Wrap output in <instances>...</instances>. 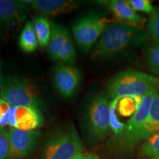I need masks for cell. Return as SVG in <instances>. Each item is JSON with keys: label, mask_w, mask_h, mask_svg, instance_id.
<instances>
[{"label": "cell", "mask_w": 159, "mask_h": 159, "mask_svg": "<svg viewBox=\"0 0 159 159\" xmlns=\"http://www.w3.org/2000/svg\"><path fill=\"white\" fill-rule=\"evenodd\" d=\"M0 97L11 107L34 106L39 104V91L30 80L17 77L1 79Z\"/></svg>", "instance_id": "cell-5"}, {"label": "cell", "mask_w": 159, "mask_h": 159, "mask_svg": "<svg viewBox=\"0 0 159 159\" xmlns=\"http://www.w3.org/2000/svg\"><path fill=\"white\" fill-rule=\"evenodd\" d=\"M51 39L48 53L52 60L73 65L76 61V49L68 30L63 26L51 23Z\"/></svg>", "instance_id": "cell-8"}, {"label": "cell", "mask_w": 159, "mask_h": 159, "mask_svg": "<svg viewBox=\"0 0 159 159\" xmlns=\"http://www.w3.org/2000/svg\"><path fill=\"white\" fill-rule=\"evenodd\" d=\"M152 159H159V156H158L157 157H156V158H152Z\"/></svg>", "instance_id": "cell-28"}, {"label": "cell", "mask_w": 159, "mask_h": 159, "mask_svg": "<svg viewBox=\"0 0 159 159\" xmlns=\"http://www.w3.org/2000/svg\"><path fill=\"white\" fill-rule=\"evenodd\" d=\"M9 130L4 128L0 131V159H10Z\"/></svg>", "instance_id": "cell-24"}, {"label": "cell", "mask_w": 159, "mask_h": 159, "mask_svg": "<svg viewBox=\"0 0 159 159\" xmlns=\"http://www.w3.org/2000/svg\"><path fill=\"white\" fill-rule=\"evenodd\" d=\"M28 5L24 1L0 0V32L19 27L30 12Z\"/></svg>", "instance_id": "cell-10"}, {"label": "cell", "mask_w": 159, "mask_h": 159, "mask_svg": "<svg viewBox=\"0 0 159 159\" xmlns=\"http://www.w3.org/2000/svg\"><path fill=\"white\" fill-rule=\"evenodd\" d=\"M82 153V144L72 125L53 133L45 143L43 159H73Z\"/></svg>", "instance_id": "cell-4"}, {"label": "cell", "mask_w": 159, "mask_h": 159, "mask_svg": "<svg viewBox=\"0 0 159 159\" xmlns=\"http://www.w3.org/2000/svg\"><path fill=\"white\" fill-rule=\"evenodd\" d=\"M150 39L142 27L116 21L110 23L91 52V58L109 59L141 47Z\"/></svg>", "instance_id": "cell-1"}, {"label": "cell", "mask_w": 159, "mask_h": 159, "mask_svg": "<svg viewBox=\"0 0 159 159\" xmlns=\"http://www.w3.org/2000/svg\"><path fill=\"white\" fill-rule=\"evenodd\" d=\"M126 1L137 13L142 12L151 15L156 10V7H153L151 0H126Z\"/></svg>", "instance_id": "cell-23"}, {"label": "cell", "mask_w": 159, "mask_h": 159, "mask_svg": "<svg viewBox=\"0 0 159 159\" xmlns=\"http://www.w3.org/2000/svg\"><path fill=\"white\" fill-rule=\"evenodd\" d=\"M73 159H88V158H87V156H85V155L80 153L77 155V156L76 157H75Z\"/></svg>", "instance_id": "cell-26"}, {"label": "cell", "mask_w": 159, "mask_h": 159, "mask_svg": "<svg viewBox=\"0 0 159 159\" xmlns=\"http://www.w3.org/2000/svg\"><path fill=\"white\" fill-rule=\"evenodd\" d=\"M33 24L39 44L42 47H48L51 39V23L46 17L39 16L34 18Z\"/></svg>", "instance_id": "cell-16"}, {"label": "cell", "mask_w": 159, "mask_h": 159, "mask_svg": "<svg viewBox=\"0 0 159 159\" xmlns=\"http://www.w3.org/2000/svg\"><path fill=\"white\" fill-rule=\"evenodd\" d=\"M119 99V98L111 99L110 105V128L113 133L112 139L120 136L126 125V124L121 122L116 111Z\"/></svg>", "instance_id": "cell-21"}, {"label": "cell", "mask_w": 159, "mask_h": 159, "mask_svg": "<svg viewBox=\"0 0 159 159\" xmlns=\"http://www.w3.org/2000/svg\"><path fill=\"white\" fill-rule=\"evenodd\" d=\"M43 125V119L37 107H12L9 125L21 130H36Z\"/></svg>", "instance_id": "cell-12"}, {"label": "cell", "mask_w": 159, "mask_h": 159, "mask_svg": "<svg viewBox=\"0 0 159 159\" xmlns=\"http://www.w3.org/2000/svg\"><path fill=\"white\" fill-rule=\"evenodd\" d=\"M30 5L43 16L53 17L74 11L80 2L74 0H35L31 1Z\"/></svg>", "instance_id": "cell-13"}, {"label": "cell", "mask_w": 159, "mask_h": 159, "mask_svg": "<svg viewBox=\"0 0 159 159\" xmlns=\"http://www.w3.org/2000/svg\"><path fill=\"white\" fill-rule=\"evenodd\" d=\"M80 71L72 66L60 63L53 71V81L57 91L63 97L73 96L80 83Z\"/></svg>", "instance_id": "cell-11"}, {"label": "cell", "mask_w": 159, "mask_h": 159, "mask_svg": "<svg viewBox=\"0 0 159 159\" xmlns=\"http://www.w3.org/2000/svg\"><path fill=\"white\" fill-rule=\"evenodd\" d=\"M109 25L108 18L99 13H91L80 18L72 26L73 36L79 49L88 52Z\"/></svg>", "instance_id": "cell-7"}, {"label": "cell", "mask_w": 159, "mask_h": 159, "mask_svg": "<svg viewBox=\"0 0 159 159\" xmlns=\"http://www.w3.org/2000/svg\"><path fill=\"white\" fill-rule=\"evenodd\" d=\"M87 158H88V159H99L98 157L95 156V155H89V156H87Z\"/></svg>", "instance_id": "cell-27"}, {"label": "cell", "mask_w": 159, "mask_h": 159, "mask_svg": "<svg viewBox=\"0 0 159 159\" xmlns=\"http://www.w3.org/2000/svg\"><path fill=\"white\" fill-rule=\"evenodd\" d=\"M147 30L153 42H159V7L148 19Z\"/></svg>", "instance_id": "cell-22"}, {"label": "cell", "mask_w": 159, "mask_h": 159, "mask_svg": "<svg viewBox=\"0 0 159 159\" xmlns=\"http://www.w3.org/2000/svg\"><path fill=\"white\" fill-rule=\"evenodd\" d=\"M158 90L159 80L156 77L131 69L119 72L108 83V94L112 99L126 97L143 98Z\"/></svg>", "instance_id": "cell-2"}, {"label": "cell", "mask_w": 159, "mask_h": 159, "mask_svg": "<svg viewBox=\"0 0 159 159\" xmlns=\"http://www.w3.org/2000/svg\"><path fill=\"white\" fill-rule=\"evenodd\" d=\"M159 130V90L151 105L150 114L146 122L144 132V142L147 140L151 135Z\"/></svg>", "instance_id": "cell-17"}, {"label": "cell", "mask_w": 159, "mask_h": 159, "mask_svg": "<svg viewBox=\"0 0 159 159\" xmlns=\"http://www.w3.org/2000/svg\"><path fill=\"white\" fill-rule=\"evenodd\" d=\"M4 128H2V127H0V131H1V130H2Z\"/></svg>", "instance_id": "cell-29"}, {"label": "cell", "mask_w": 159, "mask_h": 159, "mask_svg": "<svg viewBox=\"0 0 159 159\" xmlns=\"http://www.w3.org/2000/svg\"><path fill=\"white\" fill-rule=\"evenodd\" d=\"M158 91H151L143 97L138 110L126 123L120 136L111 139L110 145L117 153L130 154L133 152L137 144L144 141L145 124L148 121L152 101Z\"/></svg>", "instance_id": "cell-3"}, {"label": "cell", "mask_w": 159, "mask_h": 159, "mask_svg": "<svg viewBox=\"0 0 159 159\" xmlns=\"http://www.w3.org/2000/svg\"><path fill=\"white\" fill-rule=\"evenodd\" d=\"M159 156V130L145 140L139 151L143 159H152Z\"/></svg>", "instance_id": "cell-19"}, {"label": "cell", "mask_w": 159, "mask_h": 159, "mask_svg": "<svg viewBox=\"0 0 159 159\" xmlns=\"http://www.w3.org/2000/svg\"><path fill=\"white\" fill-rule=\"evenodd\" d=\"M40 136L41 133L38 130L10 128V159H25L29 157L34 152Z\"/></svg>", "instance_id": "cell-9"}, {"label": "cell", "mask_w": 159, "mask_h": 159, "mask_svg": "<svg viewBox=\"0 0 159 159\" xmlns=\"http://www.w3.org/2000/svg\"><path fill=\"white\" fill-rule=\"evenodd\" d=\"M110 96L99 92L93 97L88 108L86 128L91 141L99 142L105 139L110 131Z\"/></svg>", "instance_id": "cell-6"}, {"label": "cell", "mask_w": 159, "mask_h": 159, "mask_svg": "<svg viewBox=\"0 0 159 159\" xmlns=\"http://www.w3.org/2000/svg\"><path fill=\"white\" fill-rule=\"evenodd\" d=\"M99 3L110 10L115 18L120 22L139 26V27H142V25L145 22L144 18L135 11L129 5L127 1L110 0V1H100L99 2Z\"/></svg>", "instance_id": "cell-14"}, {"label": "cell", "mask_w": 159, "mask_h": 159, "mask_svg": "<svg viewBox=\"0 0 159 159\" xmlns=\"http://www.w3.org/2000/svg\"><path fill=\"white\" fill-rule=\"evenodd\" d=\"M39 42L36 34L32 21L25 24V27L19 35V46L21 50L30 53L34 52L37 49Z\"/></svg>", "instance_id": "cell-15"}, {"label": "cell", "mask_w": 159, "mask_h": 159, "mask_svg": "<svg viewBox=\"0 0 159 159\" xmlns=\"http://www.w3.org/2000/svg\"><path fill=\"white\" fill-rule=\"evenodd\" d=\"M11 108L8 103L0 98V127L2 128L9 125Z\"/></svg>", "instance_id": "cell-25"}, {"label": "cell", "mask_w": 159, "mask_h": 159, "mask_svg": "<svg viewBox=\"0 0 159 159\" xmlns=\"http://www.w3.org/2000/svg\"><path fill=\"white\" fill-rule=\"evenodd\" d=\"M143 98L139 97H122L117 103L116 111L119 115L127 117L132 116L138 110Z\"/></svg>", "instance_id": "cell-20"}, {"label": "cell", "mask_w": 159, "mask_h": 159, "mask_svg": "<svg viewBox=\"0 0 159 159\" xmlns=\"http://www.w3.org/2000/svg\"><path fill=\"white\" fill-rule=\"evenodd\" d=\"M144 58L150 72L159 76V42H152L145 46Z\"/></svg>", "instance_id": "cell-18"}, {"label": "cell", "mask_w": 159, "mask_h": 159, "mask_svg": "<svg viewBox=\"0 0 159 159\" xmlns=\"http://www.w3.org/2000/svg\"><path fill=\"white\" fill-rule=\"evenodd\" d=\"M1 74H0V82H1Z\"/></svg>", "instance_id": "cell-30"}]
</instances>
